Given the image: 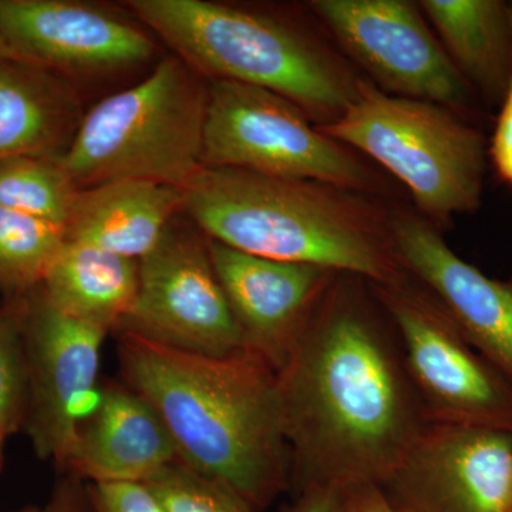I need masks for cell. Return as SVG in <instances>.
I'll use <instances>...</instances> for the list:
<instances>
[{
	"label": "cell",
	"instance_id": "obj_33",
	"mask_svg": "<svg viewBox=\"0 0 512 512\" xmlns=\"http://www.w3.org/2000/svg\"><path fill=\"white\" fill-rule=\"evenodd\" d=\"M511 512H512V505H511Z\"/></svg>",
	"mask_w": 512,
	"mask_h": 512
},
{
	"label": "cell",
	"instance_id": "obj_26",
	"mask_svg": "<svg viewBox=\"0 0 512 512\" xmlns=\"http://www.w3.org/2000/svg\"><path fill=\"white\" fill-rule=\"evenodd\" d=\"M501 106L490 154L500 177L512 184V77Z\"/></svg>",
	"mask_w": 512,
	"mask_h": 512
},
{
	"label": "cell",
	"instance_id": "obj_10",
	"mask_svg": "<svg viewBox=\"0 0 512 512\" xmlns=\"http://www.w3.org/2000/svg\"><path fill=\"white\" fill-rule=\"evenodd\" d=\"M311 8L383 92L440 104L458 116L471 110V87L413 3L315 0Z\"/></svg>",
	"mask_w": 512,
	"mask_h": 512
},
{
	"label": "cell",
	"instance_id": "obj_24",
	"mask_svg": "<svg viewBox=\"0 0 512 512\" xmlns=\"http://www.w3.org/2000/svg\"><path fill=\"white\" fill-rule=\"evenodd\" d=\"M144 484L167 512H256L237 491L194 470L181 458Z\"/></svg>",
	"mask_w": 512,
	"mask_h": 512
},
{
	"label": "cell",
	"instance_id": "obj_9",
	"mask_svg": "<svg viewBox=\"0 0 512 512\" xmlns=\"http://www.w3.org/2000/svg\"><path fill=\"white\" fill-rule=\"evenodd\" d=\"M116 329L197 355L245 350L208 238L197 227L171 224L158 247L138 261L136 299Z\"/></svg>",
	"mask_w": 512,
	"mask_h": 512
},
{
	"label": "cell",
	"instance_id": "obj_22",
	"mask_svg": "<svg viewBox=\"0 0 512 512\" xmlns=\"http://www.w3.org/2000/svg\"><path fill=\"white\" fill-rule=\"evenodd\" d=\"M79 192L59 158L13 157L0 161V207L66 229Z\"/></svg>",
	"mask_w": 512,
	"mask_h": 512
},
{
	"label": "cell",
	"instance_id": "obj_21",
	"mask_svg": "<svg viewBox=\"0 0 512 512\" xmlns=\"http://www.w3.org/2000/svg\"><path fill=\"white\" fill-rule=\"evenodd\" d=\"M66 242L62 225L0 207V293L26 295L42 285Z\"/></svg>",
	"mask_w": 512,
	"mask_h": 512
},
{
	"label": "cell",
	"instance_id": "obj_16",
	"mask_svg": "<svg viewBox=\"0 0 512 512\" xmlns=\"http://www.w3.org/2000/svg\"><path fill=\"white\" fill-rule=\"evenodd\" d=\"M177 460L153 406L126 384H109L80 420L60 470L86 484L146 483Z\"/></svg>",
	"mask_w": 512,
	"mask_h": 512
},
{
	"label": "cell",
	"instance_id": "obj_17",
	"mask_svg": "<svg viewBox=\"0 0 512 512\" xmlns=\"http://www.w3.org/2000/svg\"><path fill=\"white\" fill-rule=\"evenodd\" d=\"M83 116L67 77L16 56L0 59V161L62 157Z\"/></svg>",
	"mask_w": 512,
	"mask_h": 512
},
{
	"label": "cell",
	"instance_id": "obj_8",
	"mask_svg": "<svg viewBox=\"0 0 512 512\" xmlns=\"http://www.w3.org/2000/svg\"><path fill=\"white\" fill-rule=\"evenodd\" d=\"M372 288L399 335L430 424L512 434V383L467 342L439 303L409 276Z\"/></svg>",
	"mask_w": 512,
	"mask_h": 512
},
{
	"label": "cell",
	"instance_id": "obj_5",
	"mask_svg": "<svg viewBox=\"0 0 512 512\" xmlns=\"http://www.w3.org/2000/svg\"><path fill=\"white\" fill-rule=\"evenodd\" d=\"M210 82L164 57L146 79L84 113L59 158L80 190L120 180L183 188L202 168Z\"/></svg>",
	"mask_w": 512,
	"mask_h": 512
},
{
	"label": "cell",
	"instance_id": "obj_18",
	"mask_svg": "<svg viewBox=\"0 0 512 512\" xmlns=\"http://www.w3.org/2000/svg\"><path fill=\"white\" fill-rule=\"evenodd\" d=\"M181 211V188L153 181H111L80 190L66 239L140 261L163 241Z\"/></svg>",
	"mask_w": 512,
	"mask_h": 512
},
{
	"label": "cell",
	"instance_id": "obj_23",
	"mask_svg": "<svg viewBox=\"0 0 512 512\" xmlns=\"http://www.w3.org/2000/svg\"><path fill=\"white\" fill-rule=\"evenodd\" d=\"M25 295L0 302V433L9 439L25 426L29 399L28 360L23 338Z\"/></svg>",
	"mask_w": 512,
	"mask_h": 512
},
{
	"label": "cell",
	"instance_id": "obj_6",
	"mask_svg": "<svg viewBox=\"0 0 512 512\" xmlns=\"http://www.w3.org/2000/svg\"><path fill=\"white\" fill-rule=\"evenodd\" d=\"M318 128L382 164L409 188L430 220L447 221L480 208L485 138L447 107L393 96L359 79L352 103Z\"/></svg>",
	"mask_w": 512,
	"mask_h": 512
},
{
	"label": "cell",
	"instance_id": "obj_27",
	"mask_svg": "<svg viewBox=\"0 0 512 512\" xmlns=\"http://www.w3.org/2000/svg\"><path fill=\"white\" fill-rule=\"evenodd\" d=\"M292 512H355L349 491L340 488H311L296 494Z\"/></svg>",
	"mask_w": 512,
	"mask_h": 512
},
{
	"label": "cell",
	"instance_id": "obj_20",
	"mask_svg": "<svg viewBox=\"0 0 512 512\" xmlns=\"http://www.w3.org/2000/svg\"><path fill=\"white\" fill-rule=\"evenodd\" d=\"M40 289L60 312L116 329L136 299L138 261L66 239Z\"/></svg>",
	"mask_w": 512,
	"mask_h": 512
},
{
	"label": "cell",
	"instance_id": "obj_15",
	"mask_svg": "<svg viewBox=\"0 0 512 512\" xmlns=\"http://www.w3.org/2000/svg\"><path fill=\"white\" fill-rule=\"evenodd\" d=\"M208 249L245 349L278 372L340 274L247 254L211 238Z\"/></svg>",
	"mask_w": 512,
	"mask_h": 512
},
{
	"label": "cell",
	"instance_id": "obj_12",
	"mask_svg": "<svg viewBox=\"0 0 512 512\" xmlns=\"http://www.w3.org/2000/svg\"><path fill=\"white\" fill-rule=\"evenodd\" d=\"M380 490L406 512H511L512 434L430 424Z\"/></svg>",
	"mask_w": 512,
	"mask_h": 512
},
{
	"label": "cell",
	"instance_id": "obj_32",
	"mask_svg": "<svg viewBox=\"0 0 512 512\" xmlns=\"http://www.w3.org/2000/svg\"><path fill=\"white\" fill-rule=\"evenodd\" d=\"M42 508L35 507V505H28V507L19 508L15 511H0V512H40Z\"/></svg>",
	"mask_w": 512,
	"mask_h": 512
},
{
	"label": "cell",
	"instance_id": "obj_14",
	"mask_svg": "<svg viewBox=\"0 0 512 512\" xmlns=\"http://www.w3.org/2000/svg\"><path fill=\"white\" fill-rule=\"evenodd\" d=\"M0 36L19 59L64 77L119 72L156 52L133 23L72 0H0Z\"/></svg>",
	"mask_w": 512,
	"mask_h": 512
},
{
	"label": "cell",
	"instance_id": "obj_29",
	"mask_svg": "<svg viewBox=\"0 0 512 512\" xmlns=\"http://www.w3.org/2000/svg\"><path fill=\"white\" fill-rule=\"evenodd\" d=\"M349 493L355 512H406L390 503L380 488H359Z\"/></svg>",
	"mask_w": 512,
	"mask_h": 512
},
{
	"label": "cell",
	"instance_id": "obj_4",
	"mask_svg": "<svg viewBox=\"0 0 512 512\" xmlns=\"http://www.w3.org/2000/svg\"><path fill=\"white\" fill-rule=\"evenodd\" d=\"M127 8L208 82L261 87L319 126L355 99L357 80L301 32L259 13L207 0H128Z\"/></svg>",
	"mask_w": 512,
	"mask_h": 512
},
{
	"label": "cell",
	"instance_id": "obj_7",
	"mask_svg": "<svg viewBox=\"0 0 512 512\" xmlns=\"http://www.w3.org/2000/svg\"><path fill=\"white\" fill-rule=\"evenodd\" d=\"M202 167L316 181L349 191L375 187L359 158L323 134L292 101L261 87L210 82Z\"/></svg>",
	"mask_w": 512,
	"mask_h": 512
},
{
	"label": "cell",
	"instance_id": "obj_13",
	"mask_svg": "<svg viewBox=\"0 0 512 512\" xmlns=\"http://www.w3.org/2000/svg\"><path fill=\"white\" fill-rule=\"evenodd\" d=\"M394 254L467 342L512 383V278H490L453 251L419 215L389 217Z\"/></svg>",
	"mask_w": 512,
	"mask_h": 512
},
{
	"label": "cell",
	"instance_id": "obj_1",
	"mask_svg": "<svg viewBox=\"0 0 512 512\" xmlns=\"http://www.w3.org/2000/svg\"><path fill=\"white\" fill-rule=\"evenodd\" d=\"M367 282L340 274L279 367L291 488H382L430 421Z\"/></svg>",
	"mask_w": 512,
	"mask_h": 512
},
{
	"label": "cell",
	"instance_id": "obj_30",
	"mask_svg": "<svg viewBox=\"0 0 512 512\" xmlns=\"http://www.w3.org/2000/svg\"><path fill=\"white\" fill-rule=\"evenodd\" d=\"M6 437L0 433V473H2L3 466H5V443Z\"/></svg>",
	"mask_w": 512,
	"mask_h": 512
},
{
	"label": "cell",
	"instance_id": "obj_28",
	"mask_svg": "<svg viewBox=\"0 0 512 512\" xmlns=\"http://www.w3.org/2000/svg\"><path fill=\"white\" fill-rule=\"evenodd\" d=\"M80 483L82 481L67 474L66 478L56 484L52 497L40 512H93L86 487Z\"/></svg>",
	"mask_w": 512,
	"mask_h": 512
},
{
	"label": "cell",
	"instance_id": "obj_11",
	"mask_svg": "<svg viewBox=\"0 0 512 512\" xmlns=\"http://www.w3.org/2000/svg\"><path fill=\"white\" fill-rule=\"evenodd\" d=\"M110 330L52 305L40 286L25 295L23 338L29 399L23 433L39 460L62 468L96 393L101 349Z\"/></svg>",
	"mask_w": 512,
	"mask_h": 512
},
{
	"label": "cell",
	"instance_id": "obj_31",
	"mask_svg": "<svg viewBox=\"0 0 512 512\" xmlns=\"http://www.w3.org/2000/svg\"><path fill=\"white\" fill-rule=\"evenodd\" d=\"M8 56H15L12 52H10V49L8 45H6L5 40L2 39V36H0V59L2 57H8Z\"/></svg>",
	"mask_w": 512,
	"mask_h": 512
},
{
	"label": "cell",
	"instance_id": "obj_19",
	"mask_svg": "<svg viewBox=\"0 0 512 512\" xmlns=\"http://www.w3.org/2000/svg\"><path fill=\"white\" fill-rule=\"evenodd\" d=\"M420 10L468 86L503 104L512 77V8L501 0H423Z\"/></svg>",
	"mask_w": 512,
	"mask_h": 512
},
{
	"label": "cell",
	"instance_id": "obj_3",
	"mask_svg": "<svg viewBox=\"0 0 512 512\" xmlns=\"http://www.w3.org/2000/svg\"><path fill=\"white\" fill-rule=\"evenodd\" d=\"M181 190V212L205 237L227 247L372 285H394L407 276L394 254L389 218L355 191L207 167Z\"/></svg>",
	"mask_w": 512,
	"mask_h": 512
},
{
	"label": "cell",
	"instance_id": "obj_25",
	"mask_svg": "<svg viewBox=\"0 0 512 512\" xmlns=\"http://www.w3.org/2000/svg\"><path fill=\"white\" fill-rule=\"evenodd\" d=\"M93 512H167L144 483L87 484Z\"/></svg>",
	"mask_w": 512,
	"mask_h": 512
},
{
	"label": "cell",
	"instance_id": "obj_2",
	"mask_svg": "<svg viewBox=\"0 0 512 512\" xmlns=\"http://www.w3.org/2000/svg\"><path fill=\"white\" fill-rule=\"evenodd\" d=\"M124 384L167 427L178 456L237 491L256 512L291 488L274 367L249 350L197 355L120 333Z\"/></svg>",
	"mask_w": 512,
	"mask_h": 512
}]
</instances>
